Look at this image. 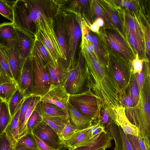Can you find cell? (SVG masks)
I'll return each mask as SVG.
<instances>
[{"mask_svg":"<svg viewBox=\"0 0 150 150\" xmlns=\"http://www.w3.org/2000/svg\"><path fill=\"white\" fill-rule=\"evenodd\" d=\"M54 18V28L58 45L63 57V60L67 65L70 59L67 34L65 26V17L57 14Z\"/></svg>","mask_w":150,"mask_h":150,"instance_id":"cell-11","label":"cell"},{"mask_svg":"<svg viewBox=\"0 0 150 150\" xmlns=\"http://www.w3.org/2000/svg\"><path fill=\"white\" fill-rule=\"evenodd\" d=\"M31 56L36 57L45 66L48 63L52 62L47 50L43 44L36 37L29 57Z\"/></svg>","mask_w":150,"mask_h":150,"instance_id":"cell-28","label":"cell"},{"mask_svg":"<svg viewBox=\"0 0 150 150\" xmlns=\"http://www.w3.org/2000/svg\"><path fill=\"white\" fill-rule=\"evenodd\" d=\"M118 127L122 140L123 148L122 150H133L132 146L127 138L126 134L124 132L120 126H118Z\"/></svg>","mask_w":150,"mask_h":150,"instance_id":"cell-50","label":"cell"},{"mask_svg":"<svg viewBox=\"0 0 150 150\" xmlns=\"http://www.w3.org/2000/svg\"><path fill=\"white\" fill-rule=\"evenodd\" d=\"M70 95L61 85H51L49 91L40 100L53 104L60 108L68 115L67 104Z\"/></svg>","mask_w":150,"mask_h":150,"instance_id":"cell-12","label":"cell"},{"mask_svg":"<svg viewBox=\"0 0 150 150\" xmlns=\"http://www.w3.org/2000/svg\"><path fill=\"white\" fill-rule=\"evenodd\" d=\"M88 27L91 31L96 33H98L100 28L94 22Z\"/></svg>","mask_w":150,"mask_h":150,"instance_id":"cell-54","label":"cell"},{"mask_svg":"<svg viewBox=\"0 0 150 150\" xmlns=\"http://www.w3.org/2000/svg\"><path fill=\"white\" fill-rule=\"evenodd\" d=\"M136 137L139 146L142 150H150V138L140 136Z\"/></svg>","mask_w":150,"mask_h":150,"instance_id":"cell-49","label":"cell"},{"mask_svg":"<svg viewBox=\"0 0 150 150\" xmlns=\"http://www.w3.org/2000/svg\"><path fill=\"white\" fill-rule=\"evenodd\" d=\"M105 18V26L114 29L126 39L122 24L111 0H98Z\"/></svg>","mask_w":150,"mask_h":150,"instance_id":"cell-10","label":"cell"},{"mask_svg":"<svg viewBox=\"0 0 150 150\" xmlns=\"http://www.w3.org/2000/svg\"><path fill=\"white\" fill-rule=\"evenodd\" d=\"M149 21L145 18L144 19V35L146 49V54L148 55V58L149 60L150 50V28Z\"/></svg>","mask_w":150,"mask_h":150,"instance_id":"cell-46","label":"cell"},{"mask_svg":"<svg viewBox=\"0 0 150 150\" xmlns=\"http://www.w3.org/2000/svg\"><path fill=\"white\" fill-rule=\"evenodd\" d=\"M103 28L96 34L104 46L131 62L136 54L127 40L113 29Z\"/></svg>","mask_w":150,"mask_h":150,"instance_id":"cell-5","label":"cell"},{"mask_svg":"<svg viewBox=\"0 0 150 150\" xmlns=\"http://www.w3.org/2000/svg\"><path fill=\"white\" fill-rule=\"evenodd\" d=\"M29 57L32 62L33 81L31 96L40 98L49 91L51 85L50 79L45 65L36 57Z\"/></svg>","mask_w":150,"mask_h":150,"instance_id":"cell-9","label":"cell"},{"mask_svg":"<svg viewBox=\"0 0 150 150\" xmlns=\"http://www.w3.org/2000/svg\"><path fill=\"white\" fill-rule=\"evenodd\" d=\"M150 76L149 67L144 68V79L139 93L138 101L134 106L136 124L139 135L150 138Z\"/></svg>","mask_w":150,"mask_h":150,"instance_id":"cell-3","label":"cell"},{"mask_svg":"<svg viewBox=\"0 0 150 150\" xmlns=\"http://www.w3.org/2000/svg\"><path fill=\"white\" fill-rule=\"evenodd\" d=\"M144 60L140 59L137 54H136L135 58L131 62L133 72L134 74H139L143 67Z\"/></svg>","mask_w":150,"mask_h":150,"instance_id":"cell-47","label":"cell"},{"mask_svg":"<svg viewBox=\"0 0 150 150\" xmlns=\"http://www.w3.org/2000/svg\"><path fill=\"white\" fill-rule=\"evenodd\" d=\"M105 127L101 123L100 118L94 121L89 129V132L92 138L105 132Z\"/></svg>","mask_w":150,"mask_h":150,"instance_id":"cell-42","label":"cell"},{"mask_svg":"<svg viewBox=\"0 0 150 150\" xmlns=\"http://www.w3.org/2000/svg\"><path fill=\"white\" fill-rule=\"evenodd\" d=\"M67 34L68 37V45L70 55L67 69L73 68L76 62L75 56L79 41L82 36V21L81 17L76 16L64 17Z\"/></svg>","mask_w":150,"mask_h":150,"instance_id":"cell-8","label":"cell"},{"mask_svg":"<svg viewBox=\"0 0 150 150\" xmlns=\"http://www.w3.org/2000/svg\"><path fill=\"white\" fill-rule=\"evenodd\" d=\"M14 150H34L33 149H29L23 146L18 144H16Z\"/></svg>","mask_w":150,"mask_h":150,"instance_id":"cell-56","label":"cell"},{"mask_svg":"<svg viewBox=\"0 0 150 150\" xmlns=\"http://www.w3.org/2000/svg\"><path fill=\"white\" fill-rule=\"evenodd\" d=\"M16 30L18 52L21 63L29 57L35 38L30 36L16 28Z\"/></svg>","mask_w":150,"mask_h":150,"instance_id":"cell-21","label":"cell"},{"mask_svg":"<svg viewBox=\"0 0 150 150\" xmlns=\"http://www.w3.org/2000/svg\"><path fill=\"white\" fill-rule=\"evenodd\" d=\"M11 120L8 103L3 100L0 110V135L4 131Z\"/></svg>","mask_w":150,"mask_h":150,"instance_id":"cell-33","label":"cell"},{"mask_svg":"<svg viewBox=\"0 0 150 150\" xmlns=\"http://www.w3.org/2000/svg\"><path fill=\"white\" fill-rule=\"evenodd\" d=\"M106 148H102L97 149V150H105Z\"/></svg>","mask_w":150,"mask_h":150,"instance_id":"cell-58","label":"cell"},{"mask_svg":"<svg viewBox=\"0 0 150 150\" xmlns=\"http://www.w3.org/2000/svg\"><path fill=\"white\" fill-rule=\"evenodd\" d=\"M96 23L100 28L104 26L105 23L103 19L99 18L96 19L93 22Z\"/></svg>","mask_w":150,"mask_h":150,"instance_id":"cell-55","label":"cell"},{"mask_svg":"<svg viewBox=\"0 0 150 150\" xmlns=\"http://www.w3.org/2000/svg\"><path fill=\"white\" fill-rule=\"evenodd\" d=\"M1 47L6 56L13 79L18 83L21 64L18 52L17 40L11 41L6 47Z\"/></svg>","mask_w":150,"mask_h":150,"instance_id":"cell-15","label":"cell"},{"mask_svg":"<svg viewBox=\"0 0 150 150\" xmlns=\"http://www.w3.org/2000/svg\"><path fill=\"white\" fill-rule=\"evenodd\" d=\"M111 112L108 115L110 118L116 125L120 126L126 134L136 137L139 136V129L132 124L127 118L125 108L122 104L115 107Z\"/></svg>","mask_w":150,"mask_h":150,"instance_id":"cell-13","label":"cell"},{"mask_svg":"<svg viewBox=\"0 0 150 150\" xmlns=\"http://www.w3.org/2000/svg\"><path fill=\"white\" fill-rule=\"evenodd\" d=\"M102 111V115L101 116L100 115V116L101 122L104 125L105 124L106 126L110 123L111 120L105 108H104Z\"/></svg>","mask_w":150,"mask_h":150,"instance_id":"cell-53","label":"cell"},{"mask_svg":"<svg viewBox=\"0 0 150 150\" xmlns=\"http://www.w3.org/2000/svg\"><path fill=\"white\" fill-rule=\"evenodd\" d=\"M35 109L40 114L49 116L68 119V115L59 107L50 103L40 100Z\"/></svg>","mask_w":150,"mask_h":150,"instance_id":"cell-24","label":"cell"},{"mask_svg":"<svg viewBox=\"0 0 150 150\" xmlns=\"http://www.w3.org/2000/svg\"><path fill=\"white\" fill-rule=\"evenodd\" d=\"M127 40L140 59L147 60L144 35V24L141 16L125 8H117Z\"/></svg>","mask_w":150,"mask_h":150,"instance_id":"cell-2","label":"cell"},{"mask_svg":"<svg viewBox=\"0 0 150 150\" xmlns=\"http://www.w3.org/2000/svg\"><path fill=\"white\" fill-rule=\"evenodd\" d=\"M92 39L96 56L99 62L102 65H109L108 56L104 46L98 35L96 33L89 31Z\"/></svg>","mask_w":150,"mask_h":150,"instance_id":"cell-27","label":"cell"},{"mask_svg":"<svg viewBox=\"0 0 150 150\" xmlns=\"http://www.w3.org/2000/svg\"><path fill=\"white\" fill-rule=\"evenodd\" d=\"M91 126L79 130L69 139L62 143L61 145L68 150H73L87 144L93 139L89 132Z\"/></svg>","mask_w":150,"mask_h":150,"instance_id":"cell-19","label":"cell"},{"mask_svg":"<svg viewBox=\"0 0 150 150\" xmlns=\"http://www.w3.org/2000/svg\"><path fill=\"white\" fill-rule=\"evenodd\" d=\"M50 77L51 85L62 86L68 74L67 66L64 61L60 59L58 64H54L52 62L45 65Z\"/></svg>","mask_w":150,"mask_h":150,"instance_id":"cell-17","label":"cell"},{"mask_svg":"<svg viewBox=\"0 0 150 150\" xmlns=\"http://www.w3.org/2000/svg\"><path fill=\"white\" fill-rule=\"evenodd\" d=\"M33 135L37 144L38 150H58L50 146L36 135L34 134Z\"/></svg>","mask_w":150,"mask_h":150,"instance_id":"cell-48","label":"cell"},{"mask_svg":"<svg viewBox=\"0 0 150 150\" xmlns=\"http://www.w3.org/2000/svg\"><path fill=\"white\" fill-rule=\"evenodd\" d=\"M79 130H80L77 129L71 123L69 119L59 137L61 144L71 138Z\"/></svg>","mask_w":150,"mask_h":150,"instance_id":"cell-39","label":"cell"},{"mask_svg":"<svg viewBox=\"0 0 150 150\" xmlns=\"http://www.w3.org/2000/svg\"><path fill=\"white\" fill-rule=\"evenodd\" d=\"M132 98L134 106L137 104L139 96V92L136 78L132 70L129 84Z\"/></svg>","mask_w":150,"mask_h":150,"instance_id":"cell-40","label":"cell"},{"mask_svg":"<svg viewBox=\"0 0 150 150\" xmlns=\"http://www.w3.org/2000/svg\"><path fill=\"white\" fill-rule=\"evenodd\" d=\"M21 68L19 82L18 88L25 97L31 96L32 93L33 81L32 64L29 57L21 63Z\"/></svg>","mask_w":150,"mask_h":150,"instance_id":"cell-14","label":"cell"},{"mask_svg":"<svg viewBox=\"0 0 150 150\" xmlns=\"http://www.w3.org/2000/svg\"><path fill=\"white\" fill-rule=\"evenodd\" d=\"M126 135L133 150H142L139 146L136 136L128 134H126Z\"/></svg>","mask_w":150,"mask_h":150,"instance_id":"cell-51","label":"cell"},{"mask_svg":"<svg viewBox=\"0 0 150 150\" xmlns=\"http://www.w3.org/2000/svg\"><path fill=\"white\" fill-rule=\"evenodd\" d=\"M3 73L2 72V71L0 69V75H1Z\"/></svg>","mask_w":150,"mask_h":150,"instance_id":"cell-59","label":"cell"},{"mask_svg":"<svg viewBox=\"0 0 150 150\" xmlns=\"http://www.w3.org/2000/svg\"><path fill=\"white\" fill-rule=\"evenodd\" d=\"M20 108L12 118L11 122L4 131L9 139L15 145H16L19 138V118Z\"/></svg>","mask_w":150,"mask_h":150,"instance_id":"cell-29","label":"cell"},{"mask_svg":"<svg viewBox=\"0 0 150 150\" xmlns=\"http://www.w3.org/2000/svg\"><path fill=\"white\" fill-rule=\"evenodd\" d=\"M0 69L9 78L14 79L6 54L0 46Z\"/></svg>","mask_w":150,"mask_h":150,"instance_id":"cell-38","label":"cell"},{"mask_svg":"<svg viewBox=\"0 0 150 150\" xmlns=\"http://www.w3.org/2000/svg\"><path fill=\"white\" fill-rule=\"evenodd\" d=\"M68 101L82 114L91 118L94 121L100 118L103 104L100 99L90 88L78 94L70 95Z\"/></svg>","mask_w":150,"mask_h":150,"instance_id":"cell-4","label":"cell"},{"mask_svg":"<svg viewBox=\"0 0 150 150\" xmlns=\"http://www.w3.org/2000/svg\"><path fill=\"white\" fill-rule=\"evenodd\" d=\"M16 28L12 22L0 23V45L6 47L8 43L13 40H17Z\"/></svg>","mask_w":150,"mask_h":150,"instance_id":"cell-25","label":"cell"},{"mask_svg":"<svg viewBox=\"0 0 150 150\" xmlns=\"http://www.w3.org/2000/svg\"><path fill=\"white\" fill-rule=\"evenodd\" d=\"M16 1L0 0V14L13 22V7Z\"/></svg>","mask_w":150,"mask_h":150,"instance_id":"cell-35","label":"cell"},{"mask_svg":"<svg viewBox=\"0 0 150 150\" xmlns=\"http://www.w3.org/2000/svg\"><path fill=\"white\" fill-rule=\"evenodd\" d=\"M91 8L93 21L97 18H100L103 19L105 23V18L98 0L91 1Z\"/></svg>","mask_w":150,"mask_h":150,"instance_id":"cell-45","label":"cell"},{"mask_svg":"<svg viewBox=\"0 0 150 150\" xmlns=\"http://www.w3.org/2000/svg\"><path fill=\"white\" fill-rule=\"evenodd\" d=\"M67 110L70 122L79 130L89 127L94 121L91 118L83 115L69 101L67 104Z\"/></svg>","mask_w":150,"mask_h":150,"instance_id":"cell-20","label":"cell"},{"mask_svg":"<svg viewBox=\"0 0 150 150\" xmlns=\"http://www.w3.org/2000/svg\"><path fill=\"white\" fill-rule=\"evenodd\" d=\"M40 97H34L32 101L25 114L23 123L20 128L19 138L29 132L27 128L28 121L36 105L40 100Z\"/></svg>","mask_w":150,"mask_h":150,"instance_id":"cell-36","label":"cell"},{"mask_svg":"<svg viewBox=\"0 0 150 150\" xmlns=\"http://www.w3.org/2000/svg\"><path fill=\"white\" fill-rule=\"evenodd\" d=\"M32 132L56 149L60 150L63 147L61 144L58 134L43 120Z\"/></svg>","mask_w":150,"mask_h":150,"instance_id":"cell-16","label":"cell"},{"mask_svg":"<svg viewBox=\"0 0 150 150\" xmlns=\"http://www.w3.org/2000/svg\"><path fill=\"white\" fill-rule=\"evenodd\" d=\"M35 37L46 47L50 56L53 64L54 65L57 64L59 59H62L61 56L46 34L42 30L37 29Z\"/></svg>","mask_w":150,"mask_h":150,"instance_id":"cell-26","label":"cell"},{"mask_svg":"<svg viewBox=\"0 0 150 150\" xmlns=\"http://www.w3.org/2000/svg\"><path fill=\"white\" fill-rule=\"evenodd\" d=\"M42 121V119L41 116L34 109L28 121L27 128L28 132H32Z\"/></svg>","mask_w":150,"mask_h":150,"instance_id":"cell-41","label":"cell"},{"mask_svg":"<svg viewBox=\"0 0 150 150\" xmlns=\"http://www.w3.org/2000/svg\"><path fill=\"white\" fill-rule=\"evenodd\" d=\"M134 75L136 78L139 93L142 89L144 79V69L143 67L139 74H136Z\"/></svg>","mask_w":150,"mask_h":150,"instance_id":"cell-52","label":"cell"},{"mask_svg":"<svg viewBox=\"0 0 150 150\" xmlns=\"http://www.w3.org/2000/svg\"><path fill=\"white\" fill-rule=\"evenodd\" d=\"M59 4L54 1L17 0L13 7L15 26L35 38V24L43 16L55 13Z\"/></svg>","mask_w":150,"mask_h":150,"instance_id":"cell-1","label":"cell"},{"mask_svg":"<svg viewBox=\"0 0 150 150\" xmlns=\"http://www.w3.org/2000/svg\"><path fill=\"white\" fill-rule=\"evenodd\" d=\"M34 97L30 96L26 97L21 105L19 118L20 128L23 123L25 114L32 101Z\"/></svg>","mask_w":150,"mask_h":150,"instance_id":"cell-43","label":"cell"},{"mask_svg":"<svg viewBox=\"0 0 150 150\" xmlns=\"http://www.w3.org/2000/svg\"><path fill=\"white\" fill-rule=\"evenodd\" d=\"M127 94L121 99V102L125 108V112L129 121L135 126L136 118L134 106L129 86L127 89Z\"/></svg>","mask_w":150,"mask_h":150,"instance_id":"cell-32","label":"cell"},{"mask_svg":"<svg viewBox=\"0 0 150 150\" xmlns=\"http://www.w3.org/2000/svg\"><path fill=\"white\" fill-rule=\"evenodd\" d=\"M81 50L76 65L69 70L63 84L69 95L81 93L89 74V71L85 62Z\"/></svg>","mask_w":150,"mask_h":150,"instance_id":"cell-7","label":"cell"},{"mask_svg":"<svg viewBox=\"0 0 150 150\" xmlns=\"http://www.w3.org/2000/svg\"><path fill=\"white\" fill-rule=\"evenodd\" d=\"M17 143L24 147L34 150H38L35 139L32 132L20 137Z\"/></svg>","mask_w":150,"mask_h":150,"instance_id":"cell-37","label":"cell"},{"mask_svg":"<svg viewBox=\"0 0 150 150\" xmlns=\"http://www.w3.org/2000/svg\"><path fill=\"white\" fill-rule=\"evenodd\" d=\"M104 48L108 56L114 78L120 90L122 98L125 95L126 91L129 87L132 70L131 62L110 49Z\"/></svg>","mask_w":150,"mask_h":150,"instance_id":"cell-6","label":"cell"},{"mask_svg":"<svg viewBox=\"0 0 150 150\" xmlns=\"http://www.w3.org/2000/svg\"><path fill=\"white\" fill-rule=\"evenodd\" d=\"M18 88V83L4 73L0 75V98L8 103Z\"/></svg>","mask_w":150,"mask_h":150,"instance_id":"cell-22","label":"cell"},{"mask_svg":"<svg viewBox=\"0 0 150 150\" xmlns=\"http://www.w3.org/2000/svg\"><path fill=\"white\" fill-rule=\"evenodd\" d=\"M112 139L109 132L105 130V132L93 138L87 144L73 150H97L102 148H108L111 147Z\"/></svg>","mask_w":150,"mask_h":150,"instance_id":"cell-23","label":"cell"},{"mask_svg":"<svg viewBox=\"0 0 150 150\" xmlns=\"http://www.w3.org/2000/svg\"></svg>","mask_w":150,"mask_h":150,"instance_id":"cell-60","label":"cell"},{"mask_svg":"<svg viewBox=\"0 0 150 150\" xmlns=\"http://www.w3.org/2000/svg\"><path fill=\"white\" fill-rule=\"evenodd\" d=\"M39 114L41 116L42 120L56 132L59 137L69 119L51 117Z\"/></svg>","mask_w":150,"mask_h":150,"instance_id":"cell-30","label":"cell"},{"mask_svg":"<svg viewBox=\"0 0 150 150\" xmlns=\"http://www.w3.org/2000/svg\"><path fill=\"white\" fill-rule=\"evenodd\" d=\"M26 97L18 88L14 93L8 103L12 118L21 108Z\"/></svg>","mask_w":150,"mask_h":150,"instance_id":"cell-31","label":"cell"},{"mask_svg":"<svg viewBox=\"0 0 150 150\" xmlns=\"http://www.w3.org/2000/svg\"><path fill=\"white\" fill-rule=\"evenodd\" d=\"M91 0H73L71 1L69 11L76 14L84 19L85 25L88 27L94 22L91 8Z\"/></svg>","mask_w":150,"mask_h":150,"instance_id":"cell-18","label":"cell"},{"mask_svg":"<svg viewBox=\"0 0 150 150\" xmlns=\"http://www.w3.org/2000/svg\"><path fill=\"white\" fill-rule=\"evenodd\" d=\"M117 6L126 9L139 16L141 13L140 6L138 1L112 0Z\"/></svg>","mask_w":150,"mask_h":150,"instance_id":"cell-34","label":"cell"},{"mask_svg":"<svg viewBox=\"0 0 150 150\" xmlns=\"http://www.w3.org/2000/svg\"><path fill=\"white\" fill-rule=\"evenodd\" d=\"M3 100L0 98V110L1 107V103H2Z\"/></svg>","mask_w":150,"mask_h":150,"instance_id":"cell-57","label":"cell"},{"mask_svg":"<svg viewBox=\"0 0 150 150\" xmlns=\"http://www.w3.org/2000/svg\"><path fill=\"white\" fill-rule=\"evenodd\" d=\"M16 145L4 132L0 135V150H14Z\"/></svg>","mask_w":150,"mask_h":150,"instance_id":"cell-44","label":"cell"}]
</instances>
